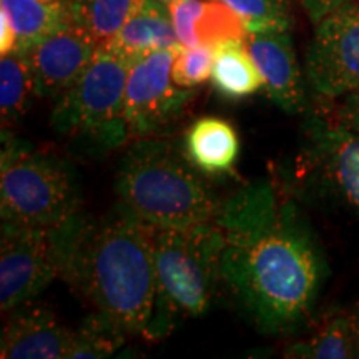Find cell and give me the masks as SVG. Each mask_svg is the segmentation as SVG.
Segmentation results:
<instances>
[{
  "label": "cell",
  "instance_id": "6da1fadb",
  "mask_svg": "<svg viewBox=\"0 0 359 359\" xmlns=\"http://www.w3.org/2000/svg\"><path fill=\"white\" fill-rule=\"evenodd\" d=\"M224 235L222 283L246 320L285 333L308 316L323 280L311 233L268 182L224 198L215 219Z\"/></svg>",
  "mask_w": 359,
  "mask_h": 359
},
{
  "label": "cell",
  "instance_id": "7a4b0ae2",
  "mask_svg": "<svg viewBox=\"0 0 359 359\" xmlns=\"http://www.w3.org/2000/svg\"><path fill=\"white\" fill-rule=\"evenodd\" d=\"M156 228L123 206L80 218L62 280L93 313L143 336L155 306Z\"/></svg>",
  "mask_w": 359,
  "mask_h": 359
},
{
  "label": "cell",
  "instance_id": "3957f363",
  "mask_svg": "<svg viewBox=\"0 0 359 359\" xmlns=\"http://www.w3.org/2000/svg\"><path fill=\"white\" fill-rule=\"evenodd\" d=\"M198 173L185 154L168 142L142 138L128 148L118 165V205L156 230L215 222L224 198Z\"/></svg>",
  "mask_w": 359,
  "mask_h": 359
},
{
  "label": "cell",
  "instance_id": "277c9868",
  "mask_svg": "<svg viewBox=\"0 0 359 359\" xmlns=\"http://www.w3.org/2000/svg\"><path fill=\"white\" fill-rule=\"evenodd\" d=\"M224 235L217 222L156 230V293L142 338H168L180 323L203 316L222 281Z\"/></svg>",
  "mask_w": 359,
  "mask_h": 359
},
{
  "label": "cell",
  "instance_id": "5b68a950",
  "mask_svg": "<svg viewBox=\"0 0 359 359\" xmlns=\"http://www.w3.org/2000/svg\"><path fill=\"white\" fill-rule=\"evenodd\" d=\"M0 215L22 226L53 228L80 215L82 191L69 161L35 151L2 130Z\"/></svg>",
  "mask_w": 359,
  "mask_h": 359
},
{
  "label": "cell",
  "instance_id": "8992f818",
  "mask_svg": "<svg viewBox=\"0 0 359 359\" xmlns=\"http://www.w3.org/2000/svg\"><path fill=\"white\" fill-rule=\"evenodd\" d=\"M128 58L98 47L92 64L77 83L53 103L50 125L87 155L109 154L130 135L123 118Z\"/></svg>",
  "mask_w": 359,
  "mask_h": 359
},
{
  "label": "cell",
  "instance_id": "52a82bcc",
  "mask_svg": "<svg viewBox=\"0 0 359 359\" xmlns=\"http://www.w3.org/2000/svg\"><path fill=\"white\" fill-rule=\"evenodd\" d=\"M82 215L53 228L2 222L0 238V309L11 313L30 303L62 278Z\"/></svg>",
  "mask_w": 359,
  "mask_h": 359
},
{
  "label": "cell",
  "instance_id": "ba28073f",
  "mask_svg": "<svg viewBox=\"0 0 359 359\" xmlns=\"http://www.w3.org/2000/svg\"><path fill=\"white\" fill-rule=\"evenodd\" d=\"M178 48L147 53L130 67L123 98V118L130 138H154L165 132L195 98L193 90L178 87L172 79Z\"/></svg>",
  "mask_w": 359,
  "mask_h": 359
},
{
  "label": "cell",
  "instance_id": "9c48e42d",
  "mask_svg": "<svg viewBox=\"0 0 359 359\" xmlns=\"http://www.w3.org/2000/svg\"><path fill=\"white\" fill-rule=\"evenodd\" d=\"M304 74L313 92L327 100L359 92V4L341 7L314 24Z\"/></svg>",
  "mask_w": 359,
  "mask_h": 359
},
{
  "label": "cell",
  "instance_id": "30bf717a",
  "mask_svg": "<svg viewBox=\"0 0 359 359\" xmlns=\"http://www.w3.org/2000/svg\"><path fill=\"white\" fill-rule=\"evenodd\" d=\"M100 43L82 27L67 22L24 52L32 72L35 97L57 100L79 82Z\"/></svg>",
  "mask_w": 359,
  "mask_h": 359
},
{
  "label": "cell",
  "instance_id": "8fae6325",
  "mask_svg": "<svg viewBox=\"0 0 359 359\" xmlns=\"http://www.w3.org/2000/svg\"><path fill=\"white\" fill-rule=\"evenodd\" d=\"M304 127L309 158L323 182L359 217V132L321 115H313Z\"/></svg>",
  "mask_w": 359,
  "mask_h": 359
},
{
  "label": "cell",
  "instance_id": "7c38bea8",
  "mask_svg": "<svg viewBox=\"0 0 359 359\" xmlns=\"http://www.w3.org/2000/svg\"><path fill=\"white\" fill-rule=\"evenodd\" d=\"M245 45L257 62L269 100L290 115L308 109V79L296 57L291 30L248 32Z\"/></svg>",
  "mask_w": 359,
  "mask_h": 359
},
{
  "label": "cell",
  "instance_id": "4fadbf2b",
  "mask_svg": "<svg viewBox=\"0 0 359 359\" xmlns=\"http://www.w3.org/2000/svg\"><path fill=\"white\" fill-rule=\"evenodd\" d=\"M74 341L67 327L50 309L27 303L11 311L0 341L2 359H64Z\"/></svg>",
  "mask_w": 359,
  "mask_h": 359
},
{
  "label": "cell",
  "instance_id": "5bb4252c",
  "mask_svg": "<svg viewBox=\"0 0 359 359\" xmlns=\"http://www.w3.org/2000/svg\"><path fill=\"white\" fill-rule=\"evenodd\" d=\"M100 47L116 55L138 60L147 53L182 47L175 34L168 6L160 0H142L122 29Z\"/></svg>",
  "mask_w": 359,
  "mask_h": 359
},
{
  "label": "cell",
  "instance_id": "9a60e30c",
  "mask_svg": "<svg viewBox=\"0 0 359 359\" xmlns=\"http://www.w3.org/2000/svg\"><path fill=\"white\" fill-rule=\"evenodd\" d=\"M183 154L205 177L231 173L240 155L236 128L219 116H201L187 130Z\"/></svg>",
  "mask_w": 359,
  "mask_h": 359
},
{
  "label": "cell",
  "instance_id": "2e32d148",
  "mask_svg": "<svg viewBox=\"0 0 359 359\" xmlns=\"http://www.w3.org/2000/svg\"><path fill=\"white\" fill-rule=\"evenodd\" d=\"M213 88L226 100H241L264 88L257 62L250 55L245 40H226L213 47Z\"/></svg>",
  "mask_w": 359,
  "mask_h": 359
},
{
  "label": "cell",
  "instance_id": "e0dca14e",
  "mask_svg": "<svg viewBox=\"0 0 359 359\" xmlns=\"http://www.w3.org/2000/svg\"><path fill=\"white\" fill-rule=\"evenodd\" d=\"M0 11L7 13L17 35V52H27L45 35L70 22L67 0H0Z\"/></svg>",
  "mask_w": 359,
  "mask_h": 359
},
{
  "label": "cell",
  "instance_id": "ac0fdd59",
  "mask_svg": "<svg viewBox=\"0 0 359 359\" xmlns=\"http://www.w3.org/2000/svg\"><path fill=\"white\" fill-rule=\"evenodd\" d=\"M285 356L306 359L358 358L351 313L331 316L308 339L286 348Z\"/></svg>",
  "mask_w": 359,
  "mask_h": 359
},
{
  "label": "cell",
  "instance_id": "d6986e66",
  "mask_svg": "<svg viewBox=\"0 0 359 359\" xmlns=\"http://www.w3.org/2000/svg\"><path fill=\"white\" fill-rule=\"evenodd\" d=\"M35 95L32 72L24 52L13 50L0 60V116L2 128L15 125Z\"/></svg>",
  "mask_w": 359,
  "mask_h": 359
},
{
  "label": "cell",
  "instance_id": "ffe728a7",
  "mask_svg": "<svg viewBox=\"0 0 359 359\" xmlns=\"http://www.w3.org/2000/svg\"><path fill=\"white\" fill-rule=\"evenodd\" d=\"M142 0H67L70 20L105 43L122 29Z\"/></svg>",
  "mask_w": 359,
  "mask_h": 359
},
{
  "label": "cell",
  "instance_id": "44dd1931",
  "mask_svg": "<svg viewBox=\"0 0 359 359\" xmlns=\"http://www.w3.org/2000/svg\"><path fill=\"white\" fill-rule=\"evenodd\" d=\"M127 333L109 318L93 313L74 330V341L67 359L109 358L125 344Z\"/></svg>",
  "mask_w": 359,
  "mask_h": 359
},
{
  "label": "cell",
  "instance_id": "7402d4cb",
  "mask_svg": "<svg viewBox=\"0 0 359 359\" xmlns=\"http://www.w3.org/2000/svg\"><path fill=\"white\" fill-rule=\"evenodd\" d=\"M243 19L248 32L291 30L293 0H218Z\"/></svg>",
  "mask_w": 359,
  "mask_h": 359
},
{
  "label": "cell",
  "instance_id": "603a6c76",
  "mask_svg": "<svg viewBox=\"0 0 359 359\" xmlns=\"http://www.w3.org/2000/svg\"><path fill=\"white\" fill-rule=\"evenodd\" d=\"M195 29L200 45L208 47H217L226 40H245L248 34V27L243 19L218 0H206Z\"/></svg>",
  "mask_w": 359,
  "mask_h": 359
},
{
  "label": "cell",
  "instance_id": "cb8c5ba5",
  "mask_svg": "<svg viewBox=\"0 0 359 359\" xmlns=\"http://www.w3.org/2000/svg\"><path fill=\"white\" fill-rule=\"evenodd\" d=\"M213 47L195 45V47H180L175 55L172 67V79L178 87L193 90L212 79Z\"/></svg>",
  "mask_w": 359,
  "mask_h": 359
},
{
  "label": "cell",
  "instance_id": "d4e9b609",
  "mask_svg": "<svg viewBox=\"0 0 359 359\" xmlns=\"http://www.w3.org/2000/svg\"><path fill=\"white\" fill-rule=\"evenodd\" d=\"M206 0H172L168 2V11L172 15L175 34L182 47L200 45L196 35V20L203 12Z\"/></svg>",
  "mask_w": 359,
  "mask_h": 359
},
{
  "label": "cell",
  "instance_id": "484cf974",
  "mask_svg": "<svg viewBox=\"0 0 359 359\" xmlns=\"http://www.w3.org/2000/svg\"><path fill=\"white\" fill-rule=\"evenodd\" d=\"M302 4L303 11L306 12L308 19L314 24H318L323 17H326L327 13L338 11L341 7L354 6L359 4V0H298Z\"/></svg>",
  "mask_w": 359,
  "mask_h": 359
},
{
  "label": "cell",
  "instance_id": "4316f807",
  "mask_svg": "<svg viewBox=\"0 0 359 359\" xmlns=\"http://www.w3.org/2000/svg\"><path fill=\"white\" fill-rule=\"evenodd\" d=\"M334 116L354 132H359V92H353L341 98Z\"/></svg>",
  "mask_w": 359,
  "mask_h": 359
},
{
  "label": "cell",
  "instance_id": "83f0119b",
  "mask_svg": "<svg viewBox=\"0 0 359 359\" xmlns=\"http://www.w3.org/2000/svg\"><path fill=\"white\" fill-rule=\"evenodd\" d=\"M15 47H17L15 30H13L7 13L0 11V52H2V55H6V53H11L15 50Z\"/></svg>",
  "mask_w": 359,
  "mask_h": 359
},
{
  "label": "cell",
  "instance_id": "f1b7e54d",
  "mask_svg": "<svg viewBox=\"0 0 359 359\" xmlns=\"http://www.w3.org/2000/svg\"><path fill=\"white\" fill-rule=\"evenodd\" d=\"M351 321H353V330H354V339H356V351L359 358V311L351 313Z\"/></svg>",
  "mask_w": 359,
  "mask_h": 359
},
{
  "label": "cell",
  "instance_id": "f546056e",
  "mask_svg": "<svg viewBox=\"0 0 359 359\" xmlns=\"http://www.w3.org/2000/svg\"><path fill=\"white\" fill-rule=\"evenodd\" d=\"M43 2H50V4H53V2H62V0H43Z\"/></svg>",
  "mask_w": 359,
  "mask_h": 359
},
{
  "label": "cell",
  "instance_id": "4dcf8cb0",
  "mask_svg": "<svg viewBox=\"0 0 359 359\" xmlns=\"http://www.w3.org/2000/svg\"><path fill=\"white\" fill-rule=\"evenodd\" d=\"M160 2H165V4H168V2H172V0H160Z\"/></svg>",
  "mask_w": 359,
  "mask_h": 359
}]
</instances>
